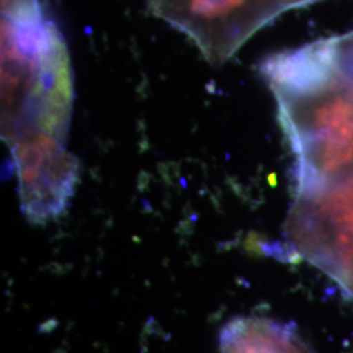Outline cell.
Segmentation results:
<instances>
[{
	"label": "cell",
	"mask_w": 353,
	"mask_h": 353,
	"mask_svg": "<svg viewBox=\"0 0 353 353\" xmlns=\"http://www.w3.org/2000/svg\"><path fill=\"white\" fill-rule=\"evenodd\" d=\"M220 353H312L288 323L270 318H236L220 334Z\"/></svg>",
	"instance_id": "cell-4"
},
{
	"label": "cell",
	"mask_w": 353,
	"mask_h": 353,
	"mask_svg": "<svg viewBox=\"0 0 353 353\" xmlns=\"http://www.w3.org/2000/svg\"><path fill=\"white\" fill-rule=\"evenodd\" d=\"M261 72L278 102L294 154L296 186L353 172V76L341 70L334 39L265 59Z\"/></svg>",
	"instance_id": "cell-1"
},
{
	"label": "cell",
	"mask_w": 353,
	"mask_h": 353,
	"mask_svg": "<svg viewBox=\"0 0 353 353\" xmlns=\"http://www.w3.org/2000/svg\"><path fill=\"white\" fill-rule=\"evenodd\" d=\"M1 130L10 150L67 144L68 50L42 0H1Z\"/></svg>",
	"instance_id": "cell-2"
},
{
	"label": "cell",
	"mask_w": 353,
	"mask_h": 353,
	"mask_svg": "<svg viewBox=\"0 0 353 353\" xmlns=\"http://www.w3.org/2000/svg\"><path fill=\"white\" fill-rule=\"evenodd\" d=\"M319 0H148L153 16L189 37L220 65L279 14Z\"/></svg>",
	"instance_id": "cell-3"
}]
</instances>
